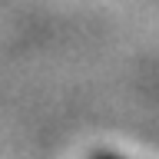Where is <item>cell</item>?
Segmentation results:
<instances>
[{
	"label": "cell",
	"instance_id": "1",
	"mask_svg": "<svg viewBox=\"0 0 159 159\" xmlns=\"http://www.w3.org/2000/svg\"><path fill=\"white\" fill-rule=\"evenodd\" d=\"M93 159H116V156H93Z\"/></svg>",
	"mask_w": 159,
	"mask_h": 159
}]
</instances>
